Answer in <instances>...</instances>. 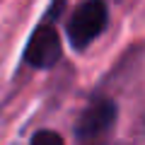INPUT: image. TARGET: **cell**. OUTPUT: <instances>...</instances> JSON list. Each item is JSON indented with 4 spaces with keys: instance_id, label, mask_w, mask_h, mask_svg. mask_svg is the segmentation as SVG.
<instances>
[{
    "instance_id": "obj_2",
    "label": "cell",
    "mask_w": 145,
    "mask_h": 145,
    "mask_svg": "<svg viewBox=\"0 0 145 145\" xmlns=\"http://www.w3.org/2000/svg\"><path fill=\"white\" fill-rule=\"evenodd\" d=\"M116 121V104L106 97H97L75 123V135L82 145H99Z\"/></svg>"
},
{
    "instance_id": "obj_3",
    "label": "cell",
    "mask_w": 145,
    "mask_h": 145,
    "mask_svg": "<svg viewBox=\"0 0 145 145\" xmlns=\"http://www.w3.org/2000/svg\"><path fill=\"white\" fill-rule=\"evenodd\" d=\"M61 36H58L53 22H41L31 31L29 41H27L24 48V61L29 63L31 68H53L58 61H61Z\"/></svg>"
},
{
    "instance_id": "obj_5",
    "label": "cell",
    "mask_w": 145,
    "mask_h": 145,
    "mask_svg": "<svg viewBox=\"0 0 145 145\" xmlns=\"http://www.w3.org/2000/svg\"><path fill=\"white\" fill-rule=\"evenodd\" d=\"M63 5H65V0H51V7H48V22H53L58 15H61Z\"/></svg>"
},
{
    "instance_id": "obj_4",
    "label": "cell",
    "mask_w": 145,
    "mask_h": 145,
    "mask_svg": "<svg viewBox=\"0 0 145 145\" xmlns=\"http://www.w3.org/2000/svg\"><path fill=\"white\" fill-rule=\"evenodd\" d=\"M29 145H65L56 131H36Z\"/></svg>"
},
{
    "instance_id": "obj_1",
    "label": "cell",
    "mask_w": 145,
    "mask_h": 145,
    "mask_svg": "<svg viewBox=\"0 0 145 145\" xmlns=\"http://www.w3.org/2000/svg\"><path fill=\"white\" fill-rule=\"evenodd\" d=\"M109 24V10L104 0H87L78 10L72 12V17L68 20L65 34L72 48H87L89 44L106 29Z\"/></svg>"
}]
</instances>
